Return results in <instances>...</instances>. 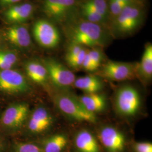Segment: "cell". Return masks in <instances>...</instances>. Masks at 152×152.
I'll return each mask as SVG.
<instances>
[{"label":"cell","instance_id":"29","mask_svg":"<svg viewBox=\"0 0 152 152\" xmlns=\"http://www.w3.org/2000/svg\"><path fill=\"white\" fill-rule=\"evenodd\" d=\"M87 48H85L82 50L80 53L77 55L76 58L71 61L68 64V66L72 70L78 71L81 69L83 61L84 60L86 53L87 52Z\"/></svg>","mask_w":152,"mask_h":152},{"label":"cell","instance_id":"20","mask_svg":"<svg viewBox=\"0 0 152 152\" xmlns=\"http://www.w3.org/2000/svg\"><path fill=\"white\" fill-rule=\"evenodd\" d=\"M73 87L81 90L83 94H93L102 92L104 84L102 78L95 73H91L76 77Z\"/></svg>","mask_w":152,"mask_h":152},{"label":"cell","instance_id":"28","mask_svg":"<svg viewBox=\"0 0 152 152\" xmlns=\"http://www.w3.org/2000/svg\"><path fill=\"white\" fill-rule=\"evenodd\" d=\"M109 18L111 19V20L114 19L117 16H118L121 12L127 6V5L115 1L113 0H109L108 4Z\"/></svg>","mask_w":152,"mask_h":152},{"label":"cell","instance_id":"12","mask_svg":"<svg viewBox=\"0 0 152 152\" xmlns=\"http://www.w3.org/2000/svg\"><path fill=\"white\" fill-rule=\"evenodd\" d=\"M32 33L37 43L45 49H55L61 41L58 29L53 23L46 19H39L35 22Z\"/></svg>","mask_w":152,"mask_h":152},{"label":"cell","instance_id":"31","mask_svg":"<svg viewBox=\"0 0 152 152\" xmlns=\"http://www.w3.org/2000/svg\"><path fill=\"white\" fill-rule=\"evenodd\" d=\"M11 139L0 135V152H9Z\"/></svg>","mask_w":152,"mask_h":152},{"label":"cell","instance_id":"15","mask_svg":"<svg viewBox=\"0 0 152 152\" xmlns=\"http://www.w3.org/2000/svg\"><path fill=\"white\" fill-rule=\"evenodd\" d=\"M34 141L44 152H69L71 145V132L64 130L55 131Z\"/></svg>","mask_w":152,"mask_h":152},{"label":"cell","instance_id":"35","mask_svg":"<svg viewBox=\"0 0 152 152\" xmlns=\"http://www.w3.org/2000/svg\"><path fill=\"white\" fill-rule=\"evenodd\" d=\"M1 44H2V40H1V39L0 38V47H1Z\"/></svg>","mask_w":152,"mask_h":152},{"label":"cell","instance_id":"22","mask_svg":"<svg viewBox=\"0 0 152 152\" xmlns=\"http://www.w3.org/2000/svg\"><path fill=\"white\" fill-rule=\"evenodd\" d=\"M19 61V57L15 51L0 50V70L14 68Z\"/></svg>","mask_w":152,"mask_h":152},{"label":"cell","instance_id":"16","mask_svg":"<svg viewBox=\"0 0 152 152\" xmlns=\"http://www.w3.org/2000/svg\"><path fill=\"white\" fill-rule=\"evenodd\" d=\"M77 98L88 112L98 115L108 109V101L107 95L102 92L93 94H83Z\"/></svg>","mask_w":152,"mask_h":152},{"label":"cell","instance_id":"9","mask_svg":"<svg viewBox=\"0 0 152 152\" xmlns=\"http://www.w3.org/2000/svg\"><path fill=\"white\" fill-rule=\"evenodd\" d=\"M48 73L51 85L54 91L70 92L76 77L73 71L53 58L41 59Z\"/></svg>","mask_w":152,"mask_h":152},{"label":"cell","instance_id":"17","mask_svg":"<svg viewBox=\"0 0 152 152\" xmlns=\"http://www.w3.org/2000/svg\"><path fill=\"white\" fill-rule=\"evenodd\" d=\"M136 78L146 87L151 85L152 81V45L147 43L145 45L140 62H137Z\"/></svg>","mask_w":152,"mask_h":152},{"label":"cell","instance_id":"18","mask_svg":"<svg viewBox=\"0 0 152 152\" xmlns=\"http://www.w3.org/2000/svg\"><path fill=\"white\" fill-rule=\"evenodd\" d=\"M8 41L22 50H27L32 46V39L27 27L22 24H15L6 32Z\"/></svg>","mask_w":152,"mask_h":152},{"label":"cell","instance_id":"24","mask_svg":"<svg viewBox=\"0 0 152 152\" xmlns=\"http://www.w3.org/2000/svg\"><path fill=\"white\" fill-rule=\"evenodd\" d=\"M81 13L83 19L98 24H102L107 20V19L97 12L82 6H81Z\"/></svg>","mask_w":152,"mask_h":152},{"label":"cell","instance_id":"21","mask_svg":"<svg viewBox=\"0 0 152 152\" xmlns=\"http://www.w3.org/2000/svg\"><path fill=\"white\" fill-rule=\"evenodd\" d=\"M9 152H44L34 141L11 139Z\"/></svg>","mask_w":152,"mask_h":152},{"label":"cell","instance_id":"8","mask_svg":"<svg viewBox=\"0 0 152 152\" xmlns=\"http://www.w3.org/2000/svg\"><path fill=\"white\" fill-rule=\"evenodd\" d=\"M144 15L141 5L126 6L118 16L112 20L111 35L116 38L132 35L141 27Z\"/></svg>","mask_w":152,"mask_h":152},{"label":"cell","instance_id":"1","mask_svg":"<svg viewBox=\"0 0 152 152\" xmlns=\"http://www.w3.org/2000/svg\"><path fill=\"white\" fill-rule=\"evenodd\" d=\"M58 118L46 104L39 102L31 109L22 131L16 139L26 141L39 140L56 130Z\"/></svg>","mask_w":152,"mask_h":152},{"label":"cell","instance_id":"30","mask_svg":"<svg viewBox=\"0 0 152 152\" xmlns=\"http://www.w3.org/2000/svg\"><path fill=\"white\" fill-rule=\"evenodd\" d=\"M87 50H88V49H87ZM81 70L87 72L88 73H93V72H96V70L92 63V60L91 59L89 55L88 54L87 51L86 53V55H85L83 61Z\"/></svg>","mask_w":152,"mask_h":152},{"label":"cell","instance_id":"10","mask_svg":"<svg viewBox=\"0 0 152 152\" xmlns=\"http://www.w3.org/2000/svg\"><path fill=\"white\" fill-rule=\"evenodd\" d=\"M136 65L137 62L108 60L95 74L109 81H127L136 78Z\"/></svg>","mask_w":152,"mask_h":152},{"label":"cell","instance_id":"33","mask_svg":"<svg viewBox=\"0 0 152 152\" xmlns=\"http://www.w3.org/2000/svg\"><path fill=\"white\" fill-rule=\"evenodd\" d=\"M22 0H0V6H12L16 3L21 1Z\"/></svg>","mask_w":152,"mask_h":152},{"label":"cell","instance_id":"3","mask_svg":"<svg viewBox=\"0 0 152 152\" xmlns=\"http://www.w3.org/2000/svg\"><path fill=\"white\" fill-rule=\"evenodd\" d=\"M65 32L69 42L85 48H102L109 41L108 35L100 24L84 19L70 22L65 26Z\"/></svg>","mask_w":152,"mask_h":152},{"label":"cell","instance_id":"14","mask_svg":"<svg viewBox=\"0 0 152 152\" xmlns=\"http://www.w3.org/2000/svg\"><path fill=\"white\" fill-rule=\"evenodd\" d=\"M77 0H43L45 14L55 22L65 23L76 8Z\"/></svg>","mask_w":152,"mask_h":152},{"label":"cell","instance_id":"7","mask_svg":"<svg viewBox=\"0 0 152 152\" xmlns=\"http://www.w3.org/2000/svg\"><path fill=\"white\" fill-rule=\"evenodd\" d=\"M33 85L23 72L16 69L0 70V95L6 98L23 100L32 95Z\"/></svg>","mask_w":152,"mask_h":152},{"label":"cell","instance_id":"5","mask_svg":"<svg viewBox=\"0 0 152 152\" xmlns=\"http://www.w3.org/2000/svg\"><path fill=\"white\" fill-rule=\"evenodd\" d=\"M50 96L55 108L67 120L78 123H98V115L88 112L75 94L71 92L55 91Z\"/></svg>","mask_w":152,"mask_h":152},{"label":"cell","instance_id":"34","mask_svg":"<svg viewBox=\"0 0 152 152\" xmlns=\"http://www.w3.org/2000/svg\"><path fill=\"white\" fill-rule=\"evenodd\" d=\"M2 110H3V109L2 108V107H1V105H0V114L1 113Z\"/></svg>","mask_w":152,"mask_h":152},{"label":"cell","instance_id":"26","mask_svg":"<svg viewBox=\"0 0 152 152\" xmlns=\"http://www.w3.org/2000/svg\"><path fill=\"white\" fill-rule=\"evenodd\" d=\"M129 152H152V142L133 139L130 144Z\"/></svg>","mask_w":152,"mask_h":152},{"label":"cell","instance_id":"23","mask_svg":"<svg viewBox=\"0 0 152 152\" xmlns=\"http://www.w3.org/2000/svg\"><path fill=\"white\" fill-rule=\"evenodd\" d=\"M81 6L97 12L107 19L109 18L108 5L106 0H86Z\"/></svg>","mask_w":152,"mask_h":152},{"label":"cell","instance_id":"2","mask_svg":"<svg viewBox=\"0 0 152 152\" xmlns=\"http://www.w3.org/2000/svg\"><path fill=\"white\" fill-rule=\"evenodd\" d=\"M114 113L126 121L135 120L144 109V99L140 90L130 83H124L117 87L112 99Z\"/></svg>","mask_w":152,"mask_h":152},{"label":"cell","instance_id":"13","mask_svg":"<svg viewBox=\"0 0 152 152\" xmlns=\"http://www.w3.org/2000/svg\"><path fill=\"white\" fill-rule=\"evenodd\" d=\"M23 73L32 84L41 87L51 96L54 91L51 85L48 73L41 60L29 59L23 64Z\"/></svg>","mask_w":152,"mask_h":152},{"label":"cell","instance_id":"27","mask_svg":"<svg viewBox=\"0 0 152 152\" xmlns=\"http://www.w3.org/2000/svg\"><path fill=\"white\" fill-rule=\"evenodd\" d=\"M85 48V47L80 45L69 42L65 54V60L67 65H68L72 60L76 58L77 55Z\"/></svg>","mask_w":152,"mask_h":152},{"label":"cell","instance_id":"4","mask_svg":"<svg viewBox=\"0 0 152 152\" xmlns=\"http://www.w3.org/2000/svg\"><path fill=\"white\" fill-rule=\"evenodd\" d=\"M31 108L29 103L24 100L9 104L0 114V135L10 139L16 138L22 131Z\"/></svg>","mask_w":152,"mask_h":152},{"label":"cell","instance_id":"19","mask_svg":"<svg viewBox=\"0 0 152 152\" xmlns=\"http://www.w3.org/2000/svg\"><path fill=\"white\" fill-rule=\"evenodd\" d=\"M34 6L31 3H23L10 6L5 12L6 20L10 23L20 24L27 21L34 12Z\"/></svg>","mask_w":152,"mask_h":152},{"label":"cell","instance_id":"32","mask_svg":"<svg viewBox=\"0 0 152 152\" xmlns=\"http://www.w3.org/2000/svg\"><path fill=\"white\" fill-rule=\"evenodd\" d=\"M120 2H122L127 5H141L140 0H113Z\"/></svg>","mask_w":152,"mask_h":152},{"label":"cell","instance_id":"25","mask_svg":"<svg viewBox=\"0 0 152 152\" xmlns=\"http://www.w3.org/2000/svg\"><path fill=\"white\" fill-rule=\"evenodd\" d=\"M100 48H94L88 49L87 50L88 54L92 60L96 71L103 64L104 61V54Z\"/></svg>","mask_w":152,"mask_h":152},{"label":"cell","instance_id":"6","mask_svg":"<svg viewBox=\"0 0 152 152\" xmlns=\"http://www.w3.org/2000/svg\"><path fill=\"white\" fill-rule=\"evenodd\" d=\"M95 132L103 152H129L131 141L134 139L129 131L113 124L98 125Z\"/></svg>","mask_w":152,"mask_h":152},{"label":"cell","instance_id":"11","mask_svg":"<svg viewBox=\"0 0 152 152\" xmlns=\"http://www.w3.org/2000/svg\"><path fill=\"white\" fill-rule=\"evenodd\" d=\"M69 152H103L94 130L80 127L71 132Z\"/></svg>","mask_w":152,"mask_h":152}]
</instances>
